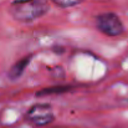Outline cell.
Here are the masks:
<instances>
[{"label": "cell", "mask_w": 128, "mask_h": 128, "mask_svg": "<svg viewBox=\"0 0 128 128\" xmlns=\"http://www.w3.org/2000/svg\"><path fill=\"white\" fill-rule=\"evenodd\" d=\"M48 10L50 5L46 0H14L9 8L12 19L24 24L32 22L45 16Z\"/></svg>", "instance_id": "obj_1"}, {"label": "cell", "mask_w": 128, "mask_h": 128, "mask_svg": "<svg viewBox=\"0 0 128 128\" xmlns=\"http://www.w3.org/2000/svg\"><path fill=\"white\" fill-rule=\"evenodd\" d=\"M24 120L31 124L32 127H45L51 124L55 121V112L54 107L50 103H34L26 111Z\"/></svg>", "instance_id": "obj_2"}, {"label": "cell", "mask_w": 128, "mask_h": 128, "mask_svg": "<svg viewBox=\"0 0 128 128\" xmlns=\"http://www.w3.org/2000/svg\"><path fill=\"white\" fill-rule=\"evenodd\" d=\"M94 24L97 30L108 38H117L124 34V24L116 12L107 11L98 14L94 19Z\"/></svg>", "instance_id": "obj_3"}, {"label": "cell", "mask_w": 128, "mask_h": 128, "mask_svg": "<svg viewBox=\"0 0 128 128\" xmlns=\"http://www.w3.org/2000/svg\"><path fill=\"white\" fill-rule=\"evenodd\" d=\"M30 61H31V56H26V57H22V58H20L19 61H16V62L10 67V70L8 71V77H9V80H12V81L19 80V78L21 77V75L24 74V71L26 70V67H28V65L30 64Z\"/></svg>", "instance_id": "obj_4"}, {"label": "cell", "mask_w": 128, "mask_h": 128, "mask_svg": "<svg viewBox=\"0 0 128 128\" xmlns=\"http://www.w3.org/2000/svg\"><path fill=\"white\" fill-rule=\"evenodd\" d=\"M52 4H55L58 8L62 9H67V8H72V6H77L82 2H85L86 0H51Z\"/></svg>", "instance_id": "obj_5"}, {"label": "cell", "mask_w": 128, "mask_h": 128, "mask_svg": "<svg viewBox=\"0 0 128 128\" xmlns=\"http://www.w3.org/2000/svg\"><path fill=\"white\" fill-rule=\"evenodd\" d=\"M71 90V86H57V87H48L46 90H42L40 92H38V96H41V94H50V93H61V92H66V91H70Z\"/></svg>", "instance_id": "obj_6"}]
</instances>
